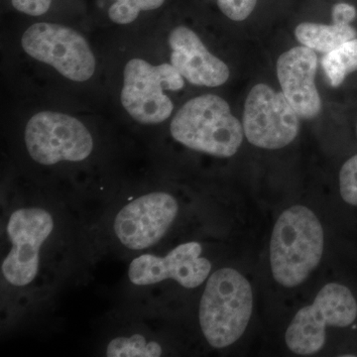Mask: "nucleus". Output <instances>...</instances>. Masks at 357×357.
<instances>
[{"instance_id":"nucleus-6","label":"nucleus","mask_w":357,"mask_h":357,"mask_svg":"<svg viewBox=\"0 0 357 357\" xmlns=\"http://www.w3.org/2000/svg\"><path fill=\"white\" fill-rule=\"evenodd\" d=\"M21 46L30 57L51 66L70 81L82 83L95 74L96 61L89 42L67 26L35 23L23 33Z\"/></svg>"},{"instance_id":"nucleus-2","label":"nucleus","mask_w":357,"mask_h":357,"mask_svg":"<svg viewBox=\"0 0 357 357\" xmlns=\"http://www.w3.org/2000/svg\"><path fill=\"white\" fill-rule=\"evenodd\" d=\"M174 139L184 146L215 157L234 156L243 140V128L229 103L215 95L185 102L170 126Z\"/></svg>"},{"instance_id":"nucleus-5","label":"nucleus","mask_w":357,"mask_h":357,"mask_svg":"<svg viewBox=\"0 0 357 357\" xmlns=\"http://www.w3.org/2000/svg\"><path fill=\"white\" fill-rule=\"evenodd\" d=\"M357 317V303L349 288L330 283L319 291L314 303L294 317L285 335L290 351L312 356L323 349L326 326L347 328Z\"/></svg>"},{"instance_id":"nucleus-13","label":"nucleus","mask_w":357,"mask_h":357,"mask_svg":"<svg viewBox=\"0 0 357 357\" xmlns=\"http://www.w3.org/2000/svg\"><path fill=\"white\" fill-rule=\"evenodd\" d=\"M168 42L172 50L171 64L189 83L208 88L227 83L229 67L206 48L196 32L178 26L169 34Z\"/></svg>"},{"instance_id":"nucleus-11","label":"nucleus","mask_w":357,"mask_h":357,"mask_svg":"<svg viewBox=\"0 0 357 357\" xmlns=\"http://www.w3.org/2000/svg\"><path fill=\"white\" fill-rule=\"evenodd\" d=\"M202 251L201 244L188 243L174 248L164 257L141 255L131 262L129 279L138 286L173 279L185 288L199 287L206 280L211 270V263L202 257Z\"/></svg>"},{"instance_id":"nucleus-1","label":"nucleus","mask_w":357,"mask_h":357,"mask_svg":"<svg viewBox=\"0 0 357 357\" xmlns=\"http://www.w3.org/2000/svg\"><path fill=\"white\" fill-rule=\"evenodd\" d=\"M324 252V229L310 208L294 206L275 223L270 262L275 280L293 288L318 267Z\"/></svg>"},{"instance_id":"nucleus-15","label":"nucleus","mask_w":357,"mask_h":357,"mask_svg":"<svg viewBox=\"0 0 357 357\" xmlns=\"http://www.w3.org/2000/svg\"><path fill=\"white\" fill-rule=\"evenodd\" d=\"M321 66L333 86L344 83L345 77L357 70V39L340 45L326 53L321 59Z\"/></svg>"},{"instance_id":"nucleus-17","label":"nucleus","mask_w":357,"mask_h":357,"mask_svg":"<svg viewBox=\"0 0 357 357\" xmlns=\"http://www.w3.org/2000/svg\"><path fill=\"white\" fill-rule=\"evenodd\" d=\"M165 0H114L109 9L110 20L115 24L128 25L137 20L141 11L155 10Z\"/></svg>"},{"instance_id":"nucleus-12","label":"nucleus","mask_w":357,"mask_h":357,"mask_svg":"<svg viewBox=\"0 0 357 357\" xmlns=\"http://www.w3.org/2000/svg\"><path fill=\"white\" fill-rule=\"evenodd\" d=\"M317 67L318 57L306 46L290 49L277 61L282 93L303 119H314L321 112V96L314 84Z\"/></svg>"},{"instance_id":"nucleus-16","label":"nucleus","mask_w":357,"mask_h":357,"mask_svg":"<svg viewBox=\"0 0 357 357\" xmlns=\"http://www.w3.org/2000/svg\"><path fill=\"white\" fill-rule=\"evenodd\" d=\"M163 354L162 347L154 342H148L142 335L117 337L107 345L109 357H157Z\"/></svg>"},{"instance_id":"nucleus-7","label":"nucleus","mask_w":357,"mask_h":357,"mask_svg":"<svg viewBox=\"0 0 357 357\" xmlns=\"http://www.w3.org/2000/svg\"><path fill=\"white\" fill-rule=\"evenodd\" d=\"M24 136L28 153L42 165L84 161L93 149V136L86 126L63 112L33 115L26 124Z\"/></svg>"},{"instance_id":"nucleus-18","label":"nucleus","mask_w":357,"mask_h":357,"mask_svg":"<svg viewBox=\"0 0 357 357\" xmlns=\"http://www.w3.org/2000/svg\"><path fill=\"white\" fill-rule=\"evenodd\" d=\"M340 190L345 203L357 206V155L347 160L342 167Z\"/></svg>"},{"instance_id":"nucleus-19","label":"nucleus","mask_w":357,"mask_h":357,"mask_svg":"<svg viewBox=\"0 0 357 357\" xmlns=\"http://www.w3.org/2000/svg\"><path fill=\"white\" fill-rule=\"evenodd\" d=\"M257 0H218L220 11L234 21H243L255 10Z\"/></svg>"},{"instance_id":"nucleus-3","label":"nucleus","mask_w":357,"mask_h":357,"mask_svg":"<svg viewBox=\"0 0 357 357\" xmlns=\"http://www.w3.org/2000/svg\"><path fill=\"white\" fill-rule=\"evenodd\" d=\"M252 288L232 268L211 275L199 305V324L204 337L215 349L229 347L245 332L252 314Z\"/></svg>"},{"instance_id":"nucleus-21","label":"nucleus","mask_w":357,"mask_h":357,"mask_svg":"<svg viewBox=\"0 0 357 357\" xmlns=\"http://www.w3.org/2000/svg\"><path fill=\"white\" fill-rule=\"evenodd\" d=\"M333 22L349 24L356 17V7L351 4L340 2L333 6L332 9Z\"/></svg>"},{"instance_id":"nucleus-20","label":"nucleus","mask_w":357,"mask_h":357,"mask_svg":"<svg viewBox=\"0 0 357 357\" xmlns=\"http://www.w3.org/2000/svg\"><path fill=\"white\" fill-rule=\"evenodd\" d=\"M53 0H10L16 10L30 16H41L50 9Z\"/></svg>"},{"instance_id":"nucleus-8","label":"nucleus","mask_w":357,"mask_h":357,"mask_svg":"<svg viewBox=\"0 0 357 357\" xmlns=\"http://www.w3.org/2000/svg\"><path fill=\"white\" fill-rule=\"evenodd\" d=\"M299 115L283 93L265 84L249 91L244 105L243 131L251 144L263 149L287 146L299 132Z\"/></svg>"},{"instance_id":"nucleus-9","label":"nucleus","mask_w":357,"mask_h":357,"mask_svg":"<svg viewBox=\"0 0 357 357\" xmlns=\"http://www.w3.org/2000/svg\"><path fill=\"white\" fill-rule=\"evenodd\" d=\"M53 229V218L43 208H20L10 215L7 234L13 248L2 263L1 271L11 285L22 287L34 280L40 248Z\"/></svg>"},{"instance_id":"nucleus-14","label":"nucleus","mask_w":357,"mask_h":357,"mask_svg":"<svg viewBox=\"0 0 357 357\" xmlns=\"http://www.w3.org/2000/svg\"><path fill=\"white\" fill-rule=\"evenodd\" d=\"M295 35L303 46L326 54L356 38L357 33L351 25L342 23L333 22V24L326 25L304 22L297 26Z\"/></svg>"},{"instance_id":"nucleus-4","label":"nucleus","mask_w":357,"mask_h":357,"mask_svg":"<svg viewBox=\"0 0 357 357\" xmlns=\"http://www.w3.org/2000/svg\"><path fill=\"white\" fill-rule=\"evenodd\" d=\"M184 77L172 64L129 60L123 70L121 100L126 112L141 124H158L171 116L174 105L165 91L184 88Z\"/></svg>"},{"instance_id":"nucleus-10","label":"nucleus","mask_w":357,"mask_h":357,"mask_svg":"<svg viewBox=\"0 0 357 357\" xmlns=\"http://www.w3.org/2000/svg\"><path fill=\"white\" fill-rule=\"evenodd\" d=\"M178 211L172 195L162 192L144 195L117 213L115 234L126 248L132 250L151 248L165 236Z\"/></svg>"}]
</instances>
